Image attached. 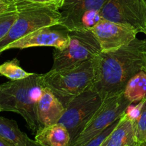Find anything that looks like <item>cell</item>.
<instances>
[{
  "instance_id": "ba28073f",
  "label": "cell",
  "mask_w": 146,
  "mask_h": 146,
  "mask_svg": "<svg viewBox=\"0 0 146 146\" xmlns=\"http://www.w3.org/2000/svg\"><path fill=\"white\" fill-rule=\"evenodd\" d=\"M107 0H64L60 24L71 30H91L102 19L101 10Z\"/></svg>"
},
{
  "instance_id": "2e32d148",
  "label": "cell",
  "mask_w": 146,
  "mask_h": 146,
  "mask_svg": "<svg viewBox=\"0 0 146 146\" xmlns=\"http://www.w3.org/2000/svg\"><path fill=\"white\" fill-rule=\"evenodd\" d=\"M123 94L132 104L146 99V72L141 71L127 84Z\"/></svg>"
},
{
  "instance_id": "52a82bcc",
  "label": "cell",
  "mask_w": 146,
  "mask_h": 146,
  "mask_svg": "<svg viewBox=\"0 0 146 146\" xmlns=\"http://www.w3.org/2000/svg\"><path fill=\"white\" fill-rule=\"evenodd\" d=\"M131 104L123 93L104 100L101 108L70 146L85 145L120 119Z\"/></svg>"
},
{
  "instance_id": "ffe728a7",
  "label": "cell",
  "mask_w": 146,
  "mask_h": 146,
  "mask_svg": "<svg viewBox=\"0 0 146 146\" xmlns=\"http://www.w3.org/2000/svg\"><path fill=\"white\" fill-rule=\"evenodd\" d=\"M118 122H119V119L117 121H115V123L112 124V125H110L108 128H107L105 131L103 133H101L99 135H98L97 137H96L95 138H94L93 140H91V141L88 143L87 144H86L84 146H101V143H103V141L105 140V138L109 135L111 133V131L114 129V128L116 127V125H118Z\"/></svg>"
},
{
  "instance_id": "44dd1931",
  "label": "cell",
  "mask_w": 146,
  "mask_h": 146,
  "mask_svg": "<svg viewBox=\"0 0 146 146\" xmlns=\"http://www.w3.org/2000/svg\"><path fill=\"white\" fill-rule=\"evenodd\" d=\"M145 99L140 101L135 106H131L132 105L131 104L128 107V109L126 110V111H125V113L133 121V123H135L138 120V118H139L140 115L141 113V111H142V108L144 105V103H145Z\"/></svg>"
},
{
  "instance_id": "d4e9b609",
  "label": "cell",
  "mask_w": 146,
  "mask_h": 146,
  "mask_svg": "<svg viewBox=\"0 0 146 146\" xmlns=\"http://www.w3.org/2000/svg\"><path fill=\"white\" fill-rule=\"evenodd\" d=\"M1 1H4V2L7 3V4H12L14 2L15 0H1Z\"/></svg>"
},
{
  "instance_id": "d6986e66",
  "label": "cell",
  "mask_w": 146,
  "mask_h": 146,
  "mask_svg": "<svg viewBox=\"0 0 146 146\" xmlns=\"http://www.w3.org/2000/svg\"><path fill=\"white\" fill-rule=\"evenodd\" d=\"M17 17L18 11L16 8L0 14V40L8 34Z\"/></svg>"
},
{
  "instance_id": "603a6c76",
  "label": "cell",
  "mask_w": 146,
  "mask_h": 146,
  "mask_svg": "<svg viewBox=\"0 0 146 146\" xmlns=\"http://www.w3.org/2000/svg\"><path fill=\"white\" fill-rule=\"evenodd\" d=\"M13 9H15V7L13 4H7V3L0 0V14H2L9 10Z\"/></svg>"
},
{
  "instance_id": "3957f363",
  "label": "cell",
  "mask_w": 146,
  "mask_h": 146,
  "mask_svg": "<svg viewBox=\"0 0 146 146\" xmlns=\"http://www.w3.org/2000/svg\"><path fill=\"white\" fill-rule=\"evenodd\" d=\"M96 58L71 68L51 69L41 74V84L48 88L66 108L70 101L93 84Z\"/></svg>"
},
{
  "instance_id": "9a60e30c",
  "label": "cell",
  "mask_w": 146,
  "mask_h": 146,
  "mask_svg": "<svg viewBox=\"0 0 146 146\" xmlns=\"http://www.w3.org/2000/svg\"><path fill=\"white\" fill-rule=\"evenodd\" d=\"M0 136L14 146H42L19 128L17 122L0 115Z\"/></svg>"
},
{
  "instance_id": "cb8c5ba5",
  "label": "cell",
  "mask_w": 146,
  "mask_h": 146,
  "mask_svg": "<svg viewBox=\"0 0 146 146\" xmlns=\"http://www.w3.org/2000/svg\"><path fill=\"white\" fill-rule=\"evenodd\" d=\"M0 146H14V145H13V144H11V143L9 142V141H7V140L3 138L2 137L0 136Z\"/></svg>"
},
{
  "instance_id": "484cf974",
  "label": "cell",
  "mask_w": 146,
  "mask_h": 146,
  "mask_svg": "<svg viewBox=\"0 0 146 146\" xmlns=\"http://www.w3.org/2000/svg\"><path fill=\"white\" fill-rule=\"evenodd\" d=\"M143 34H145V36H146V27H145V29H144V31H143Z\"/></svg>"
},
{
  "instance_id": "8fae6325",
  "label": "cell",
  "mask_w": 146,
  "mask_h": 146,
  "mask_svg": "<svg viewBox=\"0 0 146 146\" xmlns=\"http://www.w3.org/2000/svg\"><path fill=\"white\" fill-rule=\"evenodd\" d=\"M91 30L99 42L102 52L115 51L130 44L138 34L133 28L104 19Z\"/></svg>"
},
{
  "instance_id": "7a4b0ae2",
  "label": "cell",
  "mask_w": 146,
  "mask_h": 146,
  "mask_svg": "<svg viewBox=\"0 0 146 146\" xmlns=\"http://www.w3.org/2000/svg\"><path fill=\"white\" fill-rule=\"evenodd\" d=\"M41 74H34L18 81H10L0 85L1 111H10L21 115L29 129L35 133L38 130L36 115L37 101L42 86Z\"/></svg>"
},
{
  "instance_id": "30bf717a",
  "label": "cell",
  "mask_w": 146,
  "mask_h": 146,
  "mask_svg": "<svg viewBox=\"0 0 146 146\" xmlns=\"http://www.w3.org/2000/svg\"><path fill=\"white\" fill-rule=\"evenodd\" d=\"M69 43V30L61 24L42 27L27 34L7 46L4 51L17 48L24 49L36 46H51L57 49H64Z\"/></svg>"
},
{
  "instance_id": "4fadbf2b",
  "label": "cell",
  "mask_w": 146,
  "mask_h": 146,
  "mask_svg": "<svg viewBox=\"0 0 146 146\" xmlns=\"http://www.w3.org/2000/svg\"><path fill=\"white\" fill-rule=\"evenodd\" d=\"M101 146H138L134 123L125 113L119 119L116 127L103 141Z\"/></svg>"
},
{
  "instance_id": "8992f818",
  "label": "cell",
  "mask_w": 146,
  "mask_h": 146,
  "mask_svg": "<svg viewBox=\"0 0 146 146\" xmlns=\"http://www.w3.org/2000/svg\"><path fill=\"white\" fill-rule=\"evenodd\" d=\"M103 103L104 100L91 84L66 106L58 123L68 130L71 136V145L78 138Z\"/></svg>"
},
{
  "instance_id": "4316f807",
  "label": "cell",
  "mask_w": 146,
  "mask_h": 146,
  "mask_svg": "<svg viewBox=\"0 0 146 146\" xmlns=\"http://www.w3.org/2000/svg\"><path fill=\"white\" fill-rule=\"evenodd\" d=\"M0 112H1V106H0Z\"/></svg>"
},
{
  "instance_id": "e0dca14e",
  "label": "cell",
  "mask_w": 146,
  "mask_h": 146,
  "mask_svg": "<svg viewBox=\"0 0 146 146\" xmlns=\"http://www.w3.org/2000/svg\"><path fill=\"white\" fill-rule=\"evenodd\" d=\"M33 73L24 71L20 66V62L17 58L7 61L0 65V75L7 77L10 81L24 79L32 75Z\"/></svg>"
},
{
  "instance_id": "7c38bea8",
  "label": "cell",
  "mask_w": 146,
  "mask_h": 146,
  "mask_svg": "<svg viewBox=\"0 0 146 146\" xmlns=\"http://www.w3.org/2000/svg\"><path fill=\"white\" fill-rule=\"evenodd\" d=\"M64 111L65 107L59 100L48 88L42 86L36 105L38 130L58 123Z\"/></svg>"
},
{
  "instance_id": "9c48e42d",
  "label": "cell",
  "mask_w": 146,
  "mask_h": 146,
  "mask_svg": "<svg viewBox=\"0 0 146 146\" xmlns=\"http://www.w3.org/2000/svg\"><path fill=\"white\" fill-rule=\"evenodd\" d=\"M101 17L143 33L146 27V0H107Z\"/></svg>"
},
{
  "instance_id": "277c9868",
  "label": "cell",
  "mask_w": 146,
  "mask_h": 146,
  "mask_svg": "<svg viewBox=\"0 0 146 146\" xmlns=\"http://www.w3.org/2000/svg\"><path fill=\"white\" fill-rule=\"evenodd\" d=\"M18 11L17 20L8 34L0 40V54L10 44L42 27L60 24L59 9L52 6L40 5L26 0H15L13 3Z\"/></svg>"
},
{
  "instance_id": "83f0119b",
  "label": "cell",
  "mask_w": 146,
  "mask_h": 146,
  "mask_svg": "<svg viewBox=\"0 0 146 146\" xmlns=\"http://www.w3.org/2000/svg\"><path fill=\"white\" fill-rule=\"evenodd\" d=\"M144 71H145V72H146V67H145V70H144Z\"/></svg>"
},
{
  "instance_id": "6da1fadb",
  "label": "cell",
  "mask_w": 146,
  "mask_h": 146,
  "mask_svg": "<svg viewBox=\"0 0 146 146\" xmlns=\"http://www.w3.org/2000/svg\"><path fill=\"white\" fill-rule=\"evenodd\" d=\"M146 67V40L135 38L115 51L101 52L96 57L92 86L102 99L123 93L129 80Z\"/></svg>"
},
{
  "instance_id": "5b68a950",
  "label": "cell",
  "mask_w": 146,
  "mask_h": 146,
  "mask_svg": "<svg viewBox=\"0 0 146 146\" xmlns=\"http://www.w3.org/2000/svg\"><path fill=\"white\" fill-rule=\"evenodd\" d=\"M101 52L99 42L91 30H71L68 46L64 49L54 48L51 69L76 66L94 59Z\"/></svg>"
},
{
  "instance_id": "ac0fdd59",
  "label": "cell",
  "mask_w": 146,
  "mask_h": 146,
  "mask_svg": "<svg viewBox=\"0 0 146 146\" xmlns=\"http://www.w3.org/2000/svg\"><path fill=\"white\" fill-rule=\"evenodd\" d=\"M135 140L138 146H146V99L139 118L134 123Z\"/></svg>"
},
{
  "instance_id": "7402d4cb",
  "label": "cell",
  "mask_w": 146,
  "mask_h": 146,
  "mask_svg": "<svg viewBox=\"0 0 146 146\" xmlns=\"http://www.w3.org/2000/svg\"><path fill=\"white\" fill-rule=\"evenodd\" d=\"M26 1L33 3V4H40V5L52 6V7H57L60 9L64 0H26Z\"/></svg>"
},
{
  "instance_id": "5bb4252c",
  "label": "cell",
  "mask_w": 146,
  "mask_h": 146,
  "mask_svg": "<svg viewBox=\"0 0 146 146\" xmlns=\"http://www.w3.org/2000/svg\"><path fill=\"white\" fill-rule=\"evenodd\" d=\"M35 140L42 146H70L71 143L68 130L59 123L38 130Z\"/></svg>"
}]
</instances>
